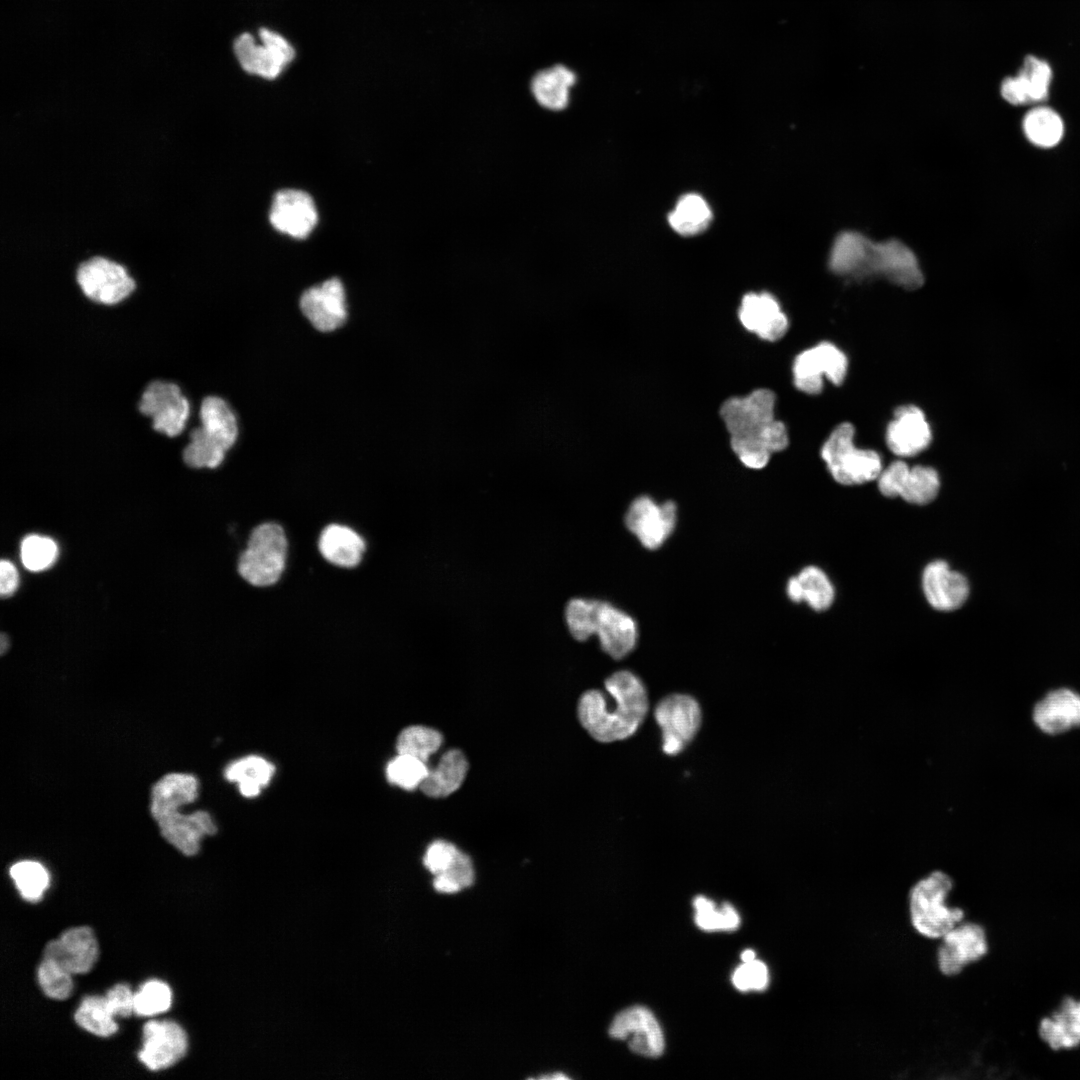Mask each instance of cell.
Segmentation results:
<instances>
[{
  "label": "cell",
  "instance_id": "obj_29",
  "mask_svg": "<svg viewBox=\"0 0 1080 1080\" xmlns=\"http://www.w3.org/2000/svg\"><path fill=\"white\" fill-rule=\"evenodd\" d=\"M468 771V762L459 749H450L440 758L436 767L429 770L419 786L428 797H446L460 788Z\"/></svg>",
  "mask_w": 1080,
  "mask_h": 1080
},
{
  "label": "cell",
  "instance_id": "obj_20",
  "mask_svg": "<svg viewBox=\"0 0 1080 1080\" xmlns=\"http://www.w3.org/2000/svg\"><path fill=\"white\" fill-rule=\"evenodd\" d=\"M932 433L922 410L913 405L899 407L886 431L888 448L897 456L910 457L925 450Z\"/></svg>",
  "mask_w": 1080,
  "mask_h": 1080
},
{
  "label": "cell",
  "instance_id": "obj_4",
  "mask_svg": "<svg viewBox=\"0 0 1080 1080\" xmlns=\"http://www.w3.org/2000/svg\"><path fill=\"white\" fill-rule=\"evenodd\" d=\"M287 539L283 528L273 522L258 525L250 534L247 547L238 561V572L249 584L266 587L281 577L287 557Z\"/></svg>",
  "mask_w": 1080,
  "mask_h": 1080
},
{
  "label": "cell",
  "instance_id": "obj_12",
  "mask_svg": "<svg viewBox=\"0 0 1080 1080\" xmlns=\"http://www.w3.org/2000/svg\"><path fill=\"white\" fill-rule=\"evenodd\" d=\"M299 306L310 324L323 333L335 331L347 319L345 289L336 277L306 289L300 297Z\"/></svg>",
  "mask_w": 1080,
  "mask_h": 1080
},
{
  "label": "cell",
  "instance_id": "obj_35",
  "mask_svg": "<svg viewBox=\"0 0 1080 1080\" xmlns=\"http://www.w3.org/2000/svg\"><path fill=\"white\" fill-rule=\"evenodd\" d=\"M1027 140L1040 148L1056 146L1064 135V122L1054 109L1039 105L1029 110L1022 122Z\"/></svg>",
  "mask_w": 1080,
  "mask_h": 1080
},
{
  "label": "cell",
  "instance_id": "obj_50",
  "mask_svg": "<svg viewBox=\"0 0 1080 1080\" xmlns=\"http://www.w3.org/2000/svg\"><path fill=\"white\" fill-rule=\"evenodd\" d=\"M460 850L445 840H435L427 848L423 863L435 876L448 869Z\"/></svg>",
  "mask_w": 1080,
  "mask_h": 1080
},
{
  "label": "cell",
  "instance_id": "obj_41",
  "mask_svg": "<svg viewBox=\"0 0 1080 1080\" xmlns=\"http://www.w3.org/2000/svg\"><path fill=\"white\" fill-rule=\"evenodd\" d=\"M20 895L29 902L41 900L49 885V874L39 862L23 860L13 864L9 870Z\"/></svg>",
  "mask_w": 1080,
  "mask_h": 1080
},
{
  "label": "cell",
  "instance_id": "obj_36",
  "mask_svg": "<svg viewBox=\"0 0 1080 1080\" xmlns=\"http://www.w3.org/2000/svg\"><path fill=\"white\" fill-rule=\"evenodd\" d=\"M712 212L707 202L698 194L682 196L669 214L670 226L679 234L690 236L704 231L710 224Z\"/></svg>",
  "mask_w": 1080,
  "mask_h": 1080
},
{
  "label": "cell",
  "instance_id": "obj_49",
  "mask_svg": "<svg viewBox=\"0 0 1080 1080\" xmlns=\"http://www.w3.org/2000/svg\"><path fill=\"white\" fill-rule=\"evenodd\" d=\"M768 981V968L763 962L757 959L742 962L732 975L734 986L738 990L744 992L749 990H764L768 985Z\"/></svg>",
  "mask_w": 1080,
  "mask_h": 1080
},
{
  "label": "cell",
  "instance_id": "obj_6",
  "mask_svg": "<svg viewBox=\"0 0 1080 1080\" xmlns=\"http://www.w3.org/2000/svg\"><path fill=\"white\" fill-rule=\"evenodd\" d=\"M138 408L151 418L154 430L169 437L183 431L190 412L189 402L180 387L164 380H155L146 386Z\"/></svg>",
  "mask_w": 1080,
  "mask_h": 1080
},
{
  "label": "cell",
  "instance_id": "obj_24",
  "mask_svg": "<svg viewBox=\"0 0 1080 1080\" xmlns=\"http://www.w3.org/2000/svg\"><path fill=\"white\" fill-rule=\"evenodd\" d=\"M743 326L761 339L776 341L788 329V319L777 300L769 293L746 294L739 308Z\"/></svg>",
  "mask_w": 1080,
  "mask_h": 1080
},
{
  "label": "cell",
  "instance_id": "obj_13",
  "mask_svg": "<svg viewBox=\"0 0 1080 1080\" xmlns=\"http://www.w3.org/2000/svg\"><path fill=\"white\" fill-rule=\"evenodd\" d=\"M188 1046L182 1027L171 1020H151L143 1027L139 1060L151 1071L167 1069L182 1059Z\"/></svg>",
  "mask_w": 1080,
  "mask_h": 1080
},
{
  "label": "cell",
  "instance_id": "obj_3",
  "mask_svg": "<svg viewBox=\"0 0 1080 1080\" xmlns=\"http://www.w3.org/2000/svg\"><path fill=\"white\" fill-rule=\"evenodd\" d=\"M854 427L838 425L824 442L821 457L835 481L842 485H860L878 478L882 471L880 455L854 445Z\"/></svg>",
  "mask_w": 1080,
  "mask_h": 1080
},
{
  "label": "cell",
  "instance_id": "obj_37",
  "mask_svg": "<svg viewBox=\"0 0 1080 1080\" xmlns=\"http://www.w3.org/2000/svg\"><path fill=\"white\" fill-rule=\"evenodd\" d=\"M74 1019L81 1028L99 1037H109L118 1030L105 996L84 997Z\"/></svg>",
  "mask_w": 1080,
  "mask_h": 1080
},
{
  "label": "cell",
  "instance_id": "obj_19",
  "mask_svg": "<svg viewBox=\"0 0 1080 1080\" xmlns=\"http://www.w3.org/2000/svg\"><path fill=\"white\" fill-rule=\"evenodd\" d=\"M938 949V966L943 974L955 975L962 968L983 957L987 950L984 929L976 923L955 926L943 937Z\"/></svg>",
  "mask_w": 1080,
  "mask_h": 1080
},
{
  "label": "cell",
  "instance_id": "obj_21",
  "mask_svg": "<svg viewBox=\"0 0 1080 1080\" xmlns=\"http://www.w3.org/2000/svg\"><path fill=\"white\" fill-rule=\"evenodd\" d=\"M155 821L162 836L186 856H193L199 851L203 836L213 835L217 831L206 811L182 814L175 809L160 815Z\"/></svg>",
  "mask_w": 1080,
  "mask_h": 1080
},
{
  "label": "cell",
  "instance_id": "obj_48",
  "mask_svg": "<svg viewBox=\"0 0 1080 1080\" xmlns=\"http://www.w3.org/2000/svg\"><path fill=\"white\" fill-rule=\"evenodd\" d=\"M474 882V869L471 858L459 851L446 871L435 875L433 886L440 893H456L469 887Z\"/></svg>",
  "mask_w": 1080,
  "mask_h": 1080
},
{
  "label": "cell",
  "instance_id": "obj_27",
  "mask_svg": "<svg viewBox=\"0 0 1080 1080\" xmlns=\"http://www.w3.org/2000/svg\"><path fill=\"white\" fill-rule=\"evenodd\" d=\"M1040 1037L1053 1049L1080 1044V999H1065L1057 1011L1041 1020Z\"/></svg>",
  "mask_w": 1080,
  "mask_h": 1080
},
{
  "label": "cell",
  "instance_id": "obj_42",
  "mask_svg": "<svg viewBox=\"0 0 1080 1080\" xmlns=\"http://www.w3.org/2000/svg\"><path fill=\"white\" fill-rule=\"evenodd\" d=\"M695 922L705 931H731L737 929L740 917L735 908L725 903L717 908L715 903L704 896L694 900Z\"/></svg>",
  "mask_w": 1080,
  "mask_h": 1080
},
{
  "label": "cell",
  "instance_id": "obj_11",
  "mask_svg": "<svg viewBox=\"0 0 1080 1080\" xmlns=\"http://www.w3.org/2000/svg\"><path fill=\"white\" fill-rule=\"evenodd\" d=\"M774 407V393L768 389H757L745 397L726 400L720 414L731 438L756 436L775 419Z\"/></svg>",
  "mask_w": 1080,
  "mask_h": 1080
},
{
  "label": "cell",
  "instance_id": "obj_18",
  "mask_svg": "<svg viewBox=\"0 0 1080 1080\" xmlns=\"http://www.w3.org/2000/svg\"><path fill=\"white\" fill-rule=\"evenodd\" d=\"M97 956L96 938L86 926L65 930L58 939L49 941L43 951V958L54 961L72 975L90 971Z\"/></svg>",
  "mask_w": 1080,
  "mask_h": 1080
},
{
  "label": "cell",
  "instance_id": "obj_40",
  "mask_svg": "<svg viewBox=\"0 0 1080 1080\" xmlns=\"http://www.w3.org/2000/svg\"><path fill=\"white\" fill-rule=\"evenodd\" d=\"M939 488L937 471L928 466L917 465L909 469L900 497L911 504L925 505L936 498Z\"/></svg>",
  "mask_w": 1080,
  "mask_h": 1080
},
{
  "label": "cell",
  "instance_id": "obj_26",
  "mask_svg": "<svg viewBox=\"0 0 1080 1080\" xmlns=\"http://www.w3.org/2000/svg\"><path fill=\"white\" fill-rule=\"evenodd\" d=\"M318 548L325 560L342 568L357 566L365 551L363 538L350 527L330 524L320 534Z\"/></svg>",
  "mask_w": 1080,
  "mask_h": 1080
},
{
  "label": "cell",
  "instance_id": "obj_45",
  "mask_svg": "<svg viewBox=\"0 0 1080 1080\" xmlns=\"http://www.w3.org/2000/svg\"><path fill=\"white\" fill-rule=\"evenodd\" d=\"M171 1002L170 987L161 980H149L134 994V1013L141 1017L155 1016L166 1012Z\"/></svg>",
  "mask_w": 1080,
  "mask_h": 1080
},
{
  "label": "cell",
  "instance_id": "obj_32",
  "mask_svg": "<svg viewBox=\"0 0 1080 1080\" xmlns=\"http://www.w3.org/2000/svg\"><path fill=\"white\" fill-rule=\"evenodd\" d=\"M199 416L202 429L226 451L235 444L239 432L237 418L223 398L205 397Z\"/></svg>",
  "mask_w": 1080,
  "mask_h": 1080
},
{
  "label": "cell",
  "instance_id": "obj_43",
  "mask_svg": "<svg viewBox=\"0 0 1080 1080\" xmlns=\"http://www.w3.org/2000/svg\"><path fill=\"white\" fill-rule=\"evenodd\" d=\"M429 770L426 762L408 754L398 753L388 762L386 777L390 784L412 791L421 785Z\"/></svg>",
  "mask_w": 1080,
  "mask_h": 1080
},
{
  "label": "cell",
  "instance_id": "obj_56",
  "mask_svg": "<svg viewBox=\"0 0 1080 1080\" xmlns=\"http://www.w3.org/2000/svg\"><path fill=\"white\" fill-rule=\"evenodd\" d=\"M754 959H756V958H755V952L753 950L748 949V950L743 951L742 954H741L742 962H747V961H751V960H754Z\"/></svg>",
  "mask_w": 1080,
  "mask_h": 1080
},
{
  "label": "cell",
  "instance_id": "obj_53",
  "mask_svg": "<svg viewBox=\"0 0 1080 1080\" xmlns=\"http://www.w3.org/2000/svg\"><path fill=\"white\" fill-rule=\"evenodd\" d=\"M760 438L764 447L771 454L784 450L789 442L784 423L776 419L762 428Z\"/></svg>",
  "mask_w": 1080,
  "mask_h": 1080
},
{
  "label": "cell",
  "instance_id": "obj_14",
  "mask_svg": "<svg viewBox=\"0 0 1080 1080\" xmlns=\"http://www.w3.org/2000/svg\"><path fill=\"white\" fill-rule=\"evenodd\" d=\"M611 1037L627 1040L637 1054L657 1057L664 1050V1036L655 1016L645 1007L633 1006L618 1013L609 1028Z\"/></svg>",
  "mask_w": 1080,
  "mask_h": 1080
},
{
  "label": "cell",
  "instance_id": "obj_9",
  "mask_svg": "<svg viewBox=\"0 0 1080 1080\" xmlns=\"http://www.w3.org/2000/svg\"><path fill=\"white\" fill-rule=\"evenodd\" d=\"M876 274L911 290L924 282L915 254L899 240L871 242L862 277Z\"/></svg>",
  "mask_w": 1080,
  "mask_h": 1080
},
{
  "label": "cell",
  "instance_id": "obj_55",
  "mask_svg": "<svg viewBox=\"0 0 1080 1080\" xmlns=\"http://www.w3.org/2000/svg\"><path fill=\"white\" fill-rule=\"evenodd\" d=\"M19 584V575L16 567L9 560L0 563V593L2 597H9L15 593Z\"/></svg>",
  "mask_w": 1080,
  "mask_h": 1080
},
{
  "label": "cell",
  "instance_id": "obj_16",
  "mask_svg": "<svg viewBox=\"0 0 1080 1080\" xmlns=\"http://www.w3.org/2000/svg\"><path fill=\"white\" fill-rule=\"evenodd\" d=\"M1052 78L1053 71L1046 60L1027 55L1018 73L1001 81L1000 95L1015 106L1038 104L1048 97Z\"/></svg>",
  "mask_w": 1080,
  "mask_h": 1080
},
{
  "label": "cell",
  "instance_id": "obj_28",
  "mask_svg": "<svg viewBox=\"0 0 1080 1080\" xmlns=\"http://www.w3.org/2000/svg\"><path fill=\"white\" fill-rule=\"evenodd\" d=\"M789 599L806 602L815 611L828 609L834 600V588L827 575L816 566L803 568L786 586Z\"/></svg>",
  "mask_w": 1080,
  "mask_h": 1080
},
{
  "label": "cell",
  "instance_id": "obj_33",
  "mask_svg": "<svg viewBox=\"0 0 1080 1080\" xmlns=\"http://www.w3.org/2000/svg\"><path fill=\"white\" fill-rule=\"evenodd\" d=\"M234 52L246 72L267 79L276 78L287 65L268 45L257 43L248 33L236 39Z\"/></svg>",
  "mask_w": 1080,
  "mask_h": 1080
},
{
  "label": "cell",
  "instance_id": "obj_8",
  "mask_svg": "<svg viewBox=\"0 0 1080 1080\" xmlns=\"http://www.w3.org/2000/svg\"><path fill=\"white\" fill-rule=\"evenodd\" d=\"M848 360L834 344L822 342L801 352L794 360V384L798 390L817 394L823 389V377L840 385L846 377Z\"/></svg>",
  "mask_w": 1080,
  "mask_h": 1080
},
{
  "label": "cell",
  "instance_id": "obj_22",
  "mask_svg": "<svg viewBox=\"0 0 1080 1080\" xmlns=\"http://www.w3.org/2000/svg\"><path fill=\"white\" fill-rule=\"evenodd\" d=\"M922 588L928 603L940 611L960 608L969 595V584L965 576L951 570L942 560L933 561L925 567Z\"/></svg>",
  "mask_w": 1080,
  "mask_h": 1080
},
{
  "label": "cell",
  "instance_id": "obj_46",
  "mask_svg": "<svg viewBox=\"0 0 1080 1080\" xmlns=\"http://www.w3.org/2000/svg\"><path fill=\"white\" fill-rule=\"evenodd\" d=\"M58 556V546L54 540L40 535H28L20 546L23 565L30 571L38 572L53 565Z\"/></svg>",
  "mask_w": 1080,
  "mask_h": 1080
},
{
  "label": "cell",
  "instance_id": "obj_23",
  "mask_svg": "<svg viewBox=\"0 0 1080 1080\" xmlns=\"http://www.w3.org/2000/svg\"><path fill=\"white\" fill-rule=\"evenodd\" d=\"M595 635L599 639L602 650L613 659L619 660L635 648L638 627L629 614L611 603L600 601Z\"/></svg>",
  "mask_w": 1080,
  "mask_h": 1080
},
{
  "label": "cell",
  "instance_id": "obj_52",
  "mask_svg": "<svg viewBox=\"0 0 1080 1080\" xmlns=\"http://www.w3.org/2000/svg\"><path fill=\"white\" fill-rule=\"evenodd\" d=\"M134 994L125 984H117L105 995L114 1017H129L134 1013Z\"/></svg>",
  "mask_w": 1080,
  "mask_h": 1080
},
{
  "label": "cell",
  "instance_id": "obj_10",
  "mask_svg": "<svg viewBox=\"0 0 1080 1080\" xmlns=\"http://www.w3.org/2000/svg\"><path fill=\"white\" fill-rule=\"evenodd\" d=\"M677 522V506L672 501L657 503L650 496H639L630 504L625 524L649 550L658 549L672 534Z\"/></svg>",
  "mask_w": 1080,
  "mask_h": 1080
},
{
  "label": "cell",
  "instance_id": "obj_15",
  "mask_svg": "<svg viewBox=\"0 0 1080 1080\" xmlns=\"http://www.w3.org/2000/svg\"><path fill=\"white\" fill-rule=\"evenodd\" d=\"M269 219L277 231L302 239L316 226L318 214L309 194L301 190L284 189L274 195Z\"/></svg>",
  "mask_w": 1080,
  "mask_h": 1080
},
{
  "label": "cell",
  "instance_id": "obj_17",
  "mask_svg": "<svg viewBox=\"0 0 1080 1080\" xmlns=\"http://www.w3.org/2000/svg\"><path fill=\"white\" fill-rule=\"evenodd\" d=\"M1032 721L1049 736L1080 728V693L1067 687L1049 691L1034 704Z\"/></svg>",
  "mask_w": 1080,
  "mask_h": 1080
},
{
  "label": "cell",
  "instance_id": "obj_5",
  "mask_svg": "<svg viewBox=\"0 0 1080 1080\" xmlns=\"http://www.w3.org/2000/svg\"><path fill=\"white\" fill-rule=\"evenodd\" d=\"M662 731V749L667 755L681 752L698 732L701 708L692 696L671 694L663 698L654 711Z\"/></svg>",
  "mask_w": 1080,
  "mask_h": 1080
},
{
  "label": "cell",
  "instance_id": "obj_51",
  "mask_svg": "<svg viewBox=\"0 0 1080 1080\" xmlns=\"http://www.w3.org/2000/svg\"><path fill=\"white\" fill-rule=\"evenodd\" d=\"M910 467L904 461H894L882 469L877 481L879 491L886 497H900L905 477Z\"/></svg>",
  "mask_w": 1080,
  "mask_h": 1080
},
{
  "label": "cell",
  "instance_id": "obj_25",
  "mask_svg": "<svg viewBox=\"0 0 1080 1080\" xmlns=\"http://www.w3.org/2000/svg\"><path fill=\"white\" fill-rule=\"evenodd\" d=\"M577 82L576 73L564 64H554L537 71L530 80V93L536 103L550 112L565 110L570 91Z\"/></svg>",
  "mask_w": 1080,
  "mask_h": 1080
},
{
  "label": "cell",
  "instance_id": "obj_7",
  "mask_svg": "<svg viewBox=\"0 0 1080 1080\" xmlns=\"http://www.w3.org/2000/svg\"><path fill=\"white\" fill-rule=\"evenodd\" d=\"M76 280L86 297L105 305L121 302L135 289V282L127 270L103 257H93L81 263Z\"/></svg>",
  "mask_w": 1080,
  "mask_h": 1080
},
{
  "label": "cell",
  "instance_id": "obj_38",
  "mask_svg": "<svg viewBox=\"0 0 1080 1080\" xmlns=\"http://www.w3.org/2000/svg\"><path fill=\"white\" fill-rule=\"evenodd\" d=\"M225 453L226 450L199 426L191 430L182 456L189 467L214 469L223 462Z\"/></svg>",
  "mask_w": 1080,
  "mask_h": 1080
},
{
  "label": "cell",
  "instance_id": "obj_57",
  "mask_svg": "<svg viewBox=\"0 0 1080 1080\" xmlns=\"http://www.w3.org/2000/svg\"><path fill=\"white\" fill-rule=\"evenodd\" d=\"M8 647H9V639L4 633H2L1 639H0L1 654H4Z\"/></svg>",
  "mask_w": 1080,
  "mask_h": 1080
},
{
  "label": "cell",
  "instance_id": "obj_39",
  "mask_svg": "<svg viewBox=\"0 0 1080 1080\" xmlns=\"http://www.w3.org/2000/svg\"><path fill=\"white\" fill-rule=\"evenodd\" d=\"M443 743L442 734L433 728L413 725L403 729L396 742L399 754H408L427 763Z\"/></svg>",
  "mask_w": 1080,
  "mask_h": 1080
},
{
  "label": "cell",
  "instance_id": "obj_30",
  "mask_svg": "<svg viewBox=\"0 0 1080 1080\" xmlns=\"http://www.w3.org/2000/svg\"><path fill=\"white\" fill-rule=\"evenodd\" d=\"M199 782L194 775L171 773L163 776L152 788L153 818L192 803L198 796Z\"/></svg>",
  "mask_w": 1080,
  "mask_h": 1080
},
{
  "label": "cell",
  "instance_id": "obj_34",
  "mask_svg": "<svg viewBox=\"0 0 1080 1080\" xmlns=\"http://www.w3.org/2000/svg\"><path fill=\"white\" fill-rule=\"evenodd\" d=\"M275 772L274 765L257 755H249L230 763L224 772L225 778L236 782L240 793L248 798L256 797L266 787Z\"/></svg>",
  "mask_w": 1080,
  "mask_h": 1080
},
{
  "label": "cell",
  "instance_id": "obj_1",
  "mask_svg": "<svg viewBox=\"0 0 1080 1080\" xmlns=\"http://www.w3.org/2000/svg\"><path fill=\"white\" fill-rule=\"evenodd\" d=\"M605 688L614 705L607 702L601 691L588 690L578 702L579 721L590 736L599 742L610 743L629 738L640 727L648 712L646 688L640 678L628 670L613 673L606 679Z\"/></svg>",
  "mask_w": 1080,
  "mask_h": 1080
},
{
  "label": "cell",
  "instance_id": "obj_44",
  "mask_svg": "<svg viewBox=\"0 0 1080 1080\" xmlns=\"http://www.w3.org/2000/svg\"><path fill=\"white\" fill-rule=\"evenodd\" d=\"M600 600L575 598L568 602L565 619L571 635L578 641H585L595 634L596 619Z\"/></svg>",
  "mask_w": 1080,
  "mask_h": 1080
},
{
  "label": "cell",
  "instance_id": "obj_58",
  "mask_svg": "<svg viewBox=\"0 0 1080 1080\" xmlns=\"http://www.w3.org/2000/svg\"><path fill=\"white\" fill-rule=\"evenodd\" d=\"M541 1079H551V1080H552V1079H557V1080H562V1079H568V1077H567L566 1075H564V1074H561V1073H556V1074H554V1075L542 1076V1077H541Z\"/></svg>",
  "mask_w": 1080,
  "mask_h": 1080
},
{
  "label": "cell",
  "instance_id": "obj_2",
  "mask_svg": "<svg viewBox=\"0 0 1080 1080\" xmlns=\"http://www.w3.org/2000/svg\"><path fill=\"white\" fill-rule=\"evenodd\" d=\"M952 881L943 872L935 871L917 882L910 893L912 925L921 935L942 938L964 918L960 908H949L945 899Z\"/></svg>",
  "mask_w": 1080,
  "mask_h": 1080
},
{
  "label": "cell",
  "instance_id": "obj_31",
  "mask_svg": "<svg viewBox=\"0 0 1080 1080\" xmlns=\"http://www.w3.org/2000/svg\"><path fill=\"white\" fill-rule=\"evenodd\" d=\"M871 241L858 232L840 233L829 255L831 271L843 276L862 277Z\"/></svg>",
  "mask_w": 1080,
  "mask_h": 1080
},
{
  "label": "cell",
  "instance_id": "obj_54",
  "mask_svg": "<svg viewBox=\"0 0 1080 1080\" xmlns=\"http://www.w3.org/2000/svg\"><path fill=\"white\" fill-rule=\"evenodd\" d=\"M260 41L268 45L286 64L290 63L295 56L293 47L281 35L262 28L259 31Z\"/></svg>",
  "mask_w": 1080,
  "mask_h": 1080
},
{
  "label": "cell",
  "instance_id": "obj_47",
  "mask_svg": "<svg viewBox=\"0 0 1080 1080\" xmlns=\"http://www.w3.org/2000/svg\"><path fill=\"white\" fill-rule=\"evenodd\" d=\"M72 974L50 959L43 958L37 968V979L43 993L55 1000L67 999L73 989Z\"/></svg>",
  "mask_w": 1080,
  "mask_h": 1080
}]
</instances>
